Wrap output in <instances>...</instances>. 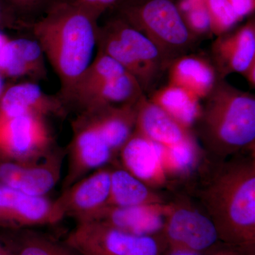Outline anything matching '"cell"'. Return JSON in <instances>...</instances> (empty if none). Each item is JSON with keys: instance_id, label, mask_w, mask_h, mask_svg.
Here are the masks:
<instances>
[{"instance_id": "obj_32", "label": "cell", "mask_w": 255, "mask_h": 255, "mask_svg": "<svg viewBox=\"0 0 255 255\" xmlns=\"http://www.w3.org/2000/svg\"><path fill=\"white\" fill-rule=\"evenodd\" d=\"M246 78L252 87H255V60H253L248 68L242 74Z\"/></svg>"}, {"instance_id": "obj_13", "label": "cell", "mask_w": 255, "mask_h": 255, "mask_svg": "<svg viewBox=\"0 0 255 255\" xmlns=\"http://www.w3.org/2000/svg\"><path fill=\"white\" fill-rule=\"evenodd\" d=\"M68 113L59 96L48 95L36 82L25 80L6 87L0 97V119L28 114L64 119Z\"/></svg>"}, {"instance_id": "obj_2", "label": "cell", "mask_w": 255, "mask_h": 255, "mask_svg": "<svg viewBox=\"0 0 255 255\" xmlns=\"http://www.w3.org/2000/svg\"><path fill=\"white\" fill-rule=\"evenodd\" d=\"M219 237L238 244L254 243V159L225 164L201 195Z\"/></svg>"}, {"instance_id": "obj_26", "label": "cell", "mask_w": 255, "mask_h": 255, "mask_svg": "<svg viewBox=\"0 0 255 255\" xmlns=\"http://www.w3.org/2000/svg\"><path fill=\"white\" fill-rule=\"evenodd\" d=\"M210 20V29L219 36L231 31L241 21L228 0H204Z\"/></svg>"}, {"instance_id": "obj_4", "label": "cell", "mask_w": 255, "mask_h": 255, "mask_svg": "<svg viewBox=\"0 0 255 255\" xmlns=\"http://www.w3.org/2000/svg\"><path fill=\"white\" fill-rule=\"evenodd\" d=\"M97 49L135 77L145 94L155 89L171 64L145 35L115 14L99 26Z\"/></svg>"}, {"instance_id": "obj_10", "label": "cell", "mask_w": 255, "mask_h": 255, "mask_svg": "<svg viewBox=\"0 0 255 255\" xmlns=\"http://www.w3.org/2000/svg\"><path fill=\"white\" fill-rule=\"evenodd\" d=\"M63 219L55 200L28 195L0 184V228H34L56 224Z\"/></svg>"}, {"instance_id": "obj_35", "label": "cell", "mask_w": 255, "mask_h": 255, "mask_svg": "<svg viewBox=\"0 0 255 255\" xmlns=\"http://www.w3.org/2000/svg\"><path fill=\"white\" fill-rule=\"evenodd\" d=\"M0 255H12L10 252L6 249L4 245L0 242Z\"/></svg>"}, {"instance_id": "obj_22", "label": "cell", "mask_w": 255, "mask_h": 255, "mask_svg": "<svg viewBox=\"0 0 255 255\" xmlns=\"http://www.w3.org/2000/svg\"><path fill=\"white\" fill-rule=\"evenodd\" d=\"M0 242L12 255H79L73 248L33 228H0Z\"/></svg>"}, {"instance_id": "obj_15", "label": "cell", "mask_w": 255, "mask_h": 255, "mask_svg": "<svg viewBox=\"0 0 255 255\" xmlns=\"http://www.w3.org/2000/svg\"><path fill=\"white\" fill-rule=\"evenodd\" d=\"M136 236L97 221L77 223L65 243L79 255H127Z\"/></svg>"}, {"instance_id": "obj_28", "label": "cell", "mask_w": 255, "mask_h": 255, "mask_svg": "<svg viewBox=\"0 0 255 255\" xmlns=\"http://www.w3.org/2000/svg\"><path fill=\"white\" fill-rule=\"evenodd\" d=\"M25 30V26L13 8L5 0H0V31Z\"/></svg>"}, {"instance_id": "obj_27", "label": "cell", "mask_w": 255, "mask_h": 255, "mask_svg": "<svg viewBox=\"0 0 255 255\" xmlns=\"http://www.w3.org/2000/svg\"><path fill=\"white\" fill-rule=\"evenodd\" d=\"M22 21L25 29L43 16L58 0H5Z\"/></svg>"}, {"instance_id": "obj_34", "label": "cell", "mask_w": 255, "mask_h": 255, "mask_svg": "<svg viewBox=\"0 0 255 255\" xmlns=\"http://www.w3.org/2000/svg\"><path fill=\"white\" fill-rule=\"evenodd\" d=\"M6 87L4 85V78H3L2 75L0 74V97H1L2 94L4 93Z\"/></svg>"}, {"instance_id": "obj_6", "label": "cell", "mask_w": 255, "mask_h": 255, "mask_svg": "<svg viewBox=\"0 0 255 255\" xmlns=\"http://www.w3.org/2000/svg\"><path fill=\"white\" fill-rule=\"evenodd\" d=\"M135 77L113 63L90 68L78 84L70 110L87 112L106 106L135 105L145 95Z\"/></svg>"}, {"instance_id": "obj_30", "label": "cell", "mask_w": 255, "mask_h": 255, "mask_svg": "<svg viewBox=\"0 0 255 255\" xmlns=\"http://www.w3.org/2000/svg\"><path fill=\"white\" fill-rule=\"evenodd\" d=\"M79 3L102 16L106 11L115 7L122 0H76Z\"/></svg>"}, {"instance_id": "obj_9", "label": "cell", "mask_w": 255, "mask_h": 255, "mask_svg": "<svg viewBox=\"0 0 255 255\" xmlns=\"http://www.w3.org/2000/svg\"><path fill=\"white\" fill-rule=\"evenodd\" d=\"M66 152L56 147L43 158L17 162L0 157V184L33 196H47L59 182Z\"/></svg>"}, {"instance_id": "obj_17", "label": "cell", "mask_w": 255, "mask_h": 255, "mask_svg": "<svg viewBox=\"0 0 255 255\" xmlns=\"http://www.w3.org/2000/svg\"><path fill=\"white\" fill-rule=\"evenodd\" d=\"M169 209L170 205L163 203L130 207L107 206L92 221L105 223L132 236H150L163 229Z\"/></svg>"}, {"instance_id": "obj_29", "label": "cell", "mask_w": 255, "mask_h": 255, "mask_svg": "<svg viewBox=\"0 0 255 255\" xmlns=\"http://www.w3.org/2000/svg\"><path fill=\"white\" fill-rule=\"evenodd\" d=\"M127 255H158V247L150 236H136Z\"/></svg>"}, {"instance_id": "obj_33", "label": "cell", "mask_w": 255, "mask_h": 255, "mask_svg": "<svg viewBox=\"0 0 255 255\" xmlns=\"http://www.w3.org/2000/svg\"><path fill=\"white\" fill-rule=\"evenodd\" d=\"M170 255H196V254L194 252L187 251V250L173 248V252Z\"/></svg>"}, {"instance_id": "obj_21", "label": "cell", "mask_w": 255, "mask_h": 255, "mask_svg": "<svg viewBox=\"0 0 255 255\" xmlns=\"http://www.w3.org/2000/svg\"><path fill=\"white\" fill-rule=\"evenodd\" d=\"M167 73L169 84L189 90L200 100L207 97L219 80L211 61L191 53L173 60Z\"/></svg>"}, {"instance_id": "obj_3", "label": "cell", "mask_w": 255, "mask_h": 255, "mask_svg": "<svg viewBox=\"0 0 255 255\" xmlns=\"http://www.w3.org/2000/svg\"><path fill=\"white\" fill-rule=\"evenodd\" d=\"M205 100L196 123L208 148L224 156L255 143L254 95L219 79Z\"/></svg>"}, {"instance_id": "obj_25", "label": "cell", "mask_w": 255, "mask_h": 255, "mask_svg": "<svg viewBox=\"0 0 255 255\" xmlns=\"http://www.w3.org/2000/svg\"><path fill=\"white\" fill-rule=\"evenodd\" d=\"M199 148L194 137L177 144L162 145V163L166 176L182 175L190 172L195 166Z\"/></svg>"}, {"instance_id": "obj_36", "label": "cell", "mask_w": 255, "mask_h": 255, "mask_svg": "<svg viewBox=\"0 0 255 255\" xmlns=\"http://www.w3.org/2000/svg\"><path fill=\"white\" fill-rule=\"evenodd\" d=\"M1 32L2 31H0V50H1V48H2L4 43H6V41L8 40V38H6V37L5 36L4 34H2Z\"/></svg>"}, {"instance_id": "obj_1", "label": "cell", "mask_w": 255, "mask_h": 255, "mask_svg": "<svg viewBox=\"0 0 255 255\" xmlns=\"http://www.w3.org/2000/svg\"><path fill=\"white\" fill-rule=\"evenodd\" d=\"M100 17L76 0H58L26 28L59 79L58 96L67 107L74 88L93 60Z\"/></svg>"}, {"instance_id": "obj_18", "label": "cell", "mask_w": 255, "mask_h": 255, "mask_svg": "<svg viewBox=\"0 0 255 255\" xmlns=\"http://www.w3.org/2000/svg\"><path fill=\"white\" fill-rule=\"evenodd\" d=\"M123 168L150 187L167 180L162 163V145L132 132L120 152Z\"/></svg>"}, {"instance_id": "obj_11", "label": "cell", "mask_w": 255, "mask_h": 255, "mask_svg": "<svg viewBox=\"0 0 255 255\" xmlns=\"http://www.w3.org/2000/svg\"><path fill=\"white\" fill-rule=\"evenodd\" d=\"M111 169H97L62 191L55 201L64 218H72L77 223L87 222L108 206Z\"/></svg>"}, {"instance_id": "obj_20", "label": "cell", "mask_w": 255, "mask_h": 255, "mask_svg": "<svg viewBox=\"0 0 255 255\" xmlns=\"http://www.w3.org/2000/svg\"><path fill=\"white\" fill-rule=\"evenodd\" d=\"M138 102L132 105L106 106L80 113L90 119L116 155L135 130Z\"/></svg>"}, {"instance_id": "obj_12", "label": "cell", "mask_w": 255, "mask_h": 255, "mask_svg": "<svg viewBox=\"0 0 255 255\" xmlns=\"http://www.w3.org/2000/svg\"><path fill=\"white\" fill-rule=\"evenodd\" d=\"M163 229L173 248L194 253L208 249L219 237L209 216L184 206L170 205Z\"/></svg>"}, {"instance_id": "obj_7", "label": "cell", "mask_w": 255, "mask_h": 255, "mask_svg": "<svg viewBox=\"0 0 255 255\" xmlns=\"http://www.w3.org/2000/svg\"><path fill=\"white\" fill-rule=\"evenodd\" d=\"M47 119L33 114L0 119V157L30 162L48 155L57 146Z\"/></svg>"}, {"instance_id": "obj_16", "label": "cell", "mask_w": 255, "mask_h": 255, "mask_svg": "<svg viewBox=\"0 0 255 255\" xmlns=\"http://www.w3.org/2000/svg\"><path fill=\"white\" fill-rule=\"evenodd\" d=\"M46 57L33 37L8 39L0 50V74L10 78L46 80Z\"/></svg>"}, {"instance_id": "obj_5", "label": "cell", "mask_w": 255, "mask_h": 255, "mask_svg": "<svg viewBox=\"0 0 255 255\" xmlns=\"http://www.w3.org/2000/svg\"><path fill=\"white\" fill-rule=\"evenodd\" d=\"M112 9L150 40L170 63L195 48L198 38L188 28L175 0H122Z\"/></svg>"}, {"instance_id": "obj_31", "label": "cell", "mask_w": 255, "mask_h": 255, "mask_svg": "<svg viewBox=\"0 0 255 255\" xmlns=\"http://www.w3.org/2000/svg\"><path fill=\"white\" fill-rule=\"evenodd\" d=\"M228 1L241 20L255 11V0H228Z\"/></svg>"}, {"instance_id": "obj_19", "label": "cell", "mask_w": 255, "mask_h": 255, "mask_svg": "<svg viewBox=\"0 0 255 255\" xmlns=\"http://www.w3.org/2000/svg\"><path fill=\"white\" fill-rule=\"evenodd\" d=\"M134 131L162 146L174 145L192 135L145 95L137 105Z\"/></svg>"}, {"instance_id": "obj_23", "label": "cell", "mask_w": 255, "mask_h": 255, "mask_svg": "<svg viewBox=\"0 0 255 255\" xmlns=\"http://www.w3.org/2000/svg\"><path fill=\"white\" fill-rule=\"evenodd\" d=\"M149 100L188 129L196 124L200 117V99L182 87L168 83L152 92Z\"/></svg>"}, {"instance_id": "obj_8", "label": "cell", "mask_w": 255, "mask_h": 255, "mask_svg": "<svg viewBox=\"0 0 255 255\" xmlns=\"http://www.w3.org/2000/svg\"><path fill=\"white\" fill-rule=\"evenodd\" d=\"M72 138L66 152V174L62 191L78 182L92 171L105 167L114 152L97 128L85 114L79 113L71 123Z\"/></svg>"}, {"instance_id": "obj_24", "label": "cell", "mask_w": 255, "mask_h": 255, "mask_svg": "<svg viewBox=\"0 0 255 255\" xmlns=\"http://www.w3.org/2000/svg\"><path fill=\"white\" fill-rule=\"evenodd\" d=\"M162 203L145 183L123 168L111 169V189L108 206L130 207Z\"/></svg>"}, {"instance_id": "obj_14", "label": "cell", "mask_w": 255, "mask_h": 255, "mask_svg": "<svg viewBox=\"0 0 255 255\" xmlns=\"http://www.w3.org/2000/svg\"><path fill=\"white\" fill-rule=\"evenodd\" d=\"M211 63L220 80L230 74L244 73L255 60L254 18L236 31L217 36L211 46Z\"/></svg>"}]
</instances>
